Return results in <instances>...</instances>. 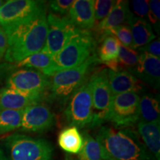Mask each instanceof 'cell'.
<instances>
[{"mask_svg": "<svg viewBox=\"0 0 160 160\" xmlns=\"http://www.w3.org/2000/svg\"><path fill=\"white\" fill-rule=\"evenodd\" d=\"M104 160H156L131 128L101 126L96 135Z\"/></svg>", "mask_w": 160, "mask_h": 160, "instance_id": "1", "label": "cell"}, {"mask_svg": "<svg viewBox=\"0 0 160 160\" xmlns=\"http://www.w3.org/2000/svg\"><path fill=\"white\" fill-rule=\"evenodd\" d=\"M48 30L47 14L44 12L33 21L8 35V48L5 55L6 61L17 64L41 51L45 45Z\"/></svg>", "mask_w": 160, "mask_h": 160, "instance_id": "2", "label": "cell"}, {"mask_svg": "<svg viewBox=\"0 0 160 160\" xmlns=\"http://www.w3.org/2000/svg\"><path fill=\"white\" fill-rule=\"evenodd\" d=\"M99 62L97 53L73 68L57 72L49 77L45 100L63 108L73 93L88 79L93 67Z\"/></svg>", "mask_w": 160, "mask_h": 160, "instance_id": "3", "label": "cell"}, {"mask_svg": "<svg viewBox=\"0 0 160 160\" xmlns=\"http://www.w3.org/2000/svg\"><path fill=\"white\" fill-rule=\"evenodd\" d=\"M97 41L90 31L78 28L68 43L54 57L53 64L45 76L73 68L85 62L97 53Z\"/></svg>", "mask_w": 160, "mask_h": 160, "instance_id": "4", "label": "cell"}, {"mask_svg": "<svg viewBox=\"0 0 160 160\" xmlns=\"http://www.w3.org/2000/svg\"><path fill=\"white\" fill-rule=\"evenodd\" d=\"M8 160H52L53 147L43 138L12 134L2 139Z\"/></svg>", "mask_w": 160, "mask_h": 160, "instance_id": "5", "label": "cell"}, {"mask_svg": "<svg viewBox=\"0 0 160 160\" xmlns=\"http://www.w3.org/2000/svg\"><path fill=\"white\" fill-rule=\"evenodd\" d=\"M46 2L37 0H9L0 8V25L7 36L46 12Z\"/></svg>", "mask_w": 160, "mask_h": 160, "instance_id": "6", "label": "cell"}, {"mask_svg": "<svg viewBox=\"0 0 160 160\" xmlns=\"http://www.w3.org/2000/svg\"><path fill=\"white\" fill-rule=\"evenodd\" d=\"M65 111L69 126L84 128L91 126L93 120V102L89 78L70 98Z\"/></svg>", "mask_w": 160, "mask_h": 160, "instance_id": "7", "label": "cell"}, {"mask_svg": "<svg viewBox=\"0 0 160 160\" xmlns=\"http://www.w3.org/2000/svg\"><path fill=\"white\" fill-rule=\"evenodd\" d=\"M139 95L132 92L113 96L106 122L119 128L133 127L139 119Z\"/></svg>", "mask_w": 160, "mask_h": 160, "instance_id": "8", "label": "cell"}, {"mask_svg": "<svg viewBox=\"0 0 160 160\" xmlns=\"http://www.w3.org/2000/svg\"><path fill=\"white\" fill-rule=\"evenodd\" d=\"M89 81L93 102V120L90 127L94 128L106 122L113 97L108 77V68L97 70L92 73Z\"/></svg>", "mask_w": 160, "mask_h": 160, "instance_id": "9", "label": "cell"}, {"mask_svg": "<svg viewBox=\"0 0 160 160\" xmlns=\"http://www.w3.org/2000/svg\"><path fill=\"white\" fill-rule=\"evenodd\" d=\"M48 34L42 49L53 58L63 48L77 28L72 24L68 16H60L50 12L47 15Z\"/></svg>", "mask_w": 160, "mask_h": 160, "instance_id": "10", "label": "cell"}, {"mask_svg": "<svg viewBox=\"0 0 160 160\" xmlns=\"http://www.w3.org/2000/svg\"><path fill=\"white\" fill-rule=\"evenodd\" d=\"M48 85L49 77L32 68H22L10 73L6 79L7 88L31 94L45 96Z\"/></svg>", "mask_w": 160, "mask_h": 160, "instance_id": "11", "label": "cell"}, {"mask_svg": "<svg viewBox=\"0 0 160 160\" xmlns=\"http://www.w3.org/2000/svg\"><path fill=\"white\" fill-rule=\"evenodd\" d=\"M55 125V116L45 104L37 103L24 110L20 130L25 132L42 133Z\"/></svg>", "mask_w": 160, "mask_h": 160, "instance_id": "12", "label": "cell"}, {"mask_svg": "<svg viewBox=\"0 0 160 160\" xmlns=\"http://www.w3.org/2000/svg\"><path fill=\"white\" fill-rule=\"evenodd\" d=\"M132 74L153 88L160 87V59L145 52H139V60Z\"/></svg>", "mask_w": 160, "mask_h": 160, "instance_id": "13", "label": "cell"}, {"mask_svg": "<svg viewBox=\"0 0 160 160\" xmlns=\"http://www.w3.org/2000/svg\"><path fill=\"white\" fill-rule=\"evenodd\" d=\"M45 95L31 94L5 87L0 88V110H25L45 100Z\"/></svg>", "mask_w": 160, "mask_h": 160, "instance_id": "14", "label": "cell"}, {"mask_svg": "<svg viewBox=\"0 0 160 160\" xmlns=\"http://www.w3.org/2000/svg\"><path fill=\"white\" fill-rule=\"evenodd\" d=\"M108 77L113 96L127 92H132L139 95L145 91L143 83L127 71L119 70L113 71L108 69Z\"/></svg>", "mask_w": 160, "mask_h": 160, "instance_id": "15", "label": "cell"}, {"mask_svg": "<svg viewBox=\"0 0 160 160\" xmlns=\"http://www.w3.org/2000/svg\"><path fill=\"white\" fill-rule=\"evenodd\" d=\"M68 17L73 25L82 30H90L94 27V1L75 0L68 11Z\"/></svg>", "mask_w": 160, "mask_h": 160, "instance_id": "16", "label": "cell"}, {"mask_svg": "<svg viewBox=\"0 0 160 160\" xmlns=\"http://www.w3.org/2000/svg\"><path fill=\"white\" fill-rule=\"evenodd\" d=\"M133 14L130 9L128 1H117L108 15L97 25V32L101 34L100 39L109 30L124 24H128Z\"/></svg>", "mask_w": 160, "mask_h": 160, "instance_id": "17", "label": "cell"}, {"mask_svg": "<svg viewBox=\"0 0 160 160\" xmlns=\"http://www.w3.org/2000/svg\"><path fill=\"white\" fill-rule=\"evenodd\" d=\"M137 133L150 153L157 160L160 157L159 123L145 122L139 121L137 125Z\"/></svg>", "mask_w": 160, "mask_h": 160, "instance_id": "18", "label": "cell"}, {"mask_svg": "<svg viewBox=\"0 0 160 160\" xmlns=\"http://www.w3.org/2000/svg\"><path fill=\"white\" fill-rule=\"evenodd\" d=\"M128 25L131 28L133 48L135 50L143 47L157 38L153 31V28L148 20L133 14Z\"/></svg>", "mask_w": 160, "mask_h": 160, "instance_id": "19", "label": "cell"}, {"mask_svg": "<svg viewBox=\"0 0 160 160\" xmlns=\"http://www.w3.org/2000/svg\"><path fill=\"white\" fill-rule=\"evenodd\" d=\"M100 41L101 45L97 53L98 61L107 66L111 71H118L117 57L119 41L112 35H107Z\"/></svg>", "mask_w": 160, "mask_h": 160, "instance_id": "20", "label": "cell"}, {"mask_svg": "<svg viewBox=\"0 0 160 160\" xmlns=\"http://www.w3.org/2000/svg\"><path fill=\"white\" fill-rule=\"evenodd\" d=\"M139 121L159 123V99L151 93H143L140 97L139 105Z\"/></svg>", "mask_w": 160, "mask_h": 160, "instance_id": "21", "label": "cell"}, {"mask_svg": "<svg viewBox=\"0 0 160 160\" xmlns=\"http://www.w3.org/2000/svg\"><path fill=\"white\" fill-rule=\"evenodd\" d=\"M58 144L64 151L71 154H78L82 148V136L77 128L68 126L60 131Z\"/></svg>", "mask_w": 160, "mask_h": 160, "instance_id": "22", "label": "cell"}, {"mask_svg": "<svg viewBox=\"0 0 160 160\" xmlns=\"http://www.w3.org/2000/svg\"><path fill=\"white\" fill-rule=\"evenodd\" d=\"M83 139V145L78 153V160H104L101 147L97 139L87 131L81 133Z\"/></svg>", "mask_w": 160, "mask_h": 160, "instance_id": "23", "label": "cell"}, {"mask_svg": "<svg viewBox=\"0 0 160 160\" xmlns=\"http://www.w3.org/2000/svg\"><path fill=\"white\" fill-rule=\"evenodd\" d=\"M52 64H53V58L48 54L45 51L42 50L41 51L29 56L22 61L19 62V63H17V67L37 70L45 75L51 68Z\"/></svg>", "mask_w": 160, "mask_h": 160, "instance_id": "24", "label": "cell"}, {"mask_svg": "<svg viewBox=\"0 0 160 160\" xmlns=\"http://www.w3.org/2000/svg\"><path fill=\"white\" fill-rule=\"evenodd\" d=\"M24 110H0V134H5L21 128Z\"/></svg>", "mask_w": 160, "mask_h": 160, "instance_id": "25", "label": "cell"}, {"mask_svg": "<svg viewBox=\"0 0 160 160\" xmlns=\"http://www.w3.org/2000/svg\"><path fill=\"white\" fill-rule=\"evenodd\" d=\"M139 57V52L137 50L130 48L120 43L117 57L118 71L121 69L133 73L138 63Z\"/></svg>", "mask_w": 160, "mask_h": 160, "instance_id": "26", "label": "cell"}, {"mask_svg": "<svg viewBox=\"0 0 160 160\" xmlns=\"http://www.w3.org/2000/svg\"><path fill=\"white\" fill-rule=\"evenodd\" d=\"M107 35L113 36V37H115L118 40H119V42L121 43L122 45H125L128 48H130L134 49L133 48L131 31L128 24H124V25H119L118 26V27L114 28L109 30V31H108L102 37L100 40Z\"/></svg>", "mask_w": 160, "mask_h": 160, "instance_id": "27", "label": "cell"}, {"mask_svg": "<svg viewBox=\"0 0 160 160\" xmlns=\"http://www.w3.org/2000/svg\"><path fill=\"white\" fill-rule=\"evenodd\" d=\"M117 1L114 0H97L94 1L95 20L102 21L108 15Z\"/></svg>", "mask_w": 160, "mask_h": 160, "instance_id": "28", "label": "cell"}, {"mask_svg": "<svg viewBox=\"0 0 160 160\" xmlns=\"http://www.w3.org/2000/svg\"><path fill=\"white\" fill-rule=\"evenodd\" d=\"M149 12L147 20L151 24L152 28H154L158 33H159V1L151 0L148 2Z\"/></svg>", "mask_w": 160, "mask_h": 160, "instance_id": "29", "label": "cell"}, {"mask_svg": "<svg viewBox=\"0 0 160 160\" xmlns=\"http://www.w3.org/2000/svg\"><path fill=\"white\" fill-rule=\"evenodd\" d=\"M73 2V0H53L49 2V6L52 13L60 16H66L68 13Z\"/></svg>", "mask_w": 160, "mask_h": 160, "instance_id": "30", "label": "cell"}, {"mask_svg": "<svg viewBox=\"0 0 160 160\" xmlns=\"http://www.w3.org/2000/svg\"><path fill=\"white\" fill-rule=\"evenodd\" d=\"M132 7L136 17L147 20L149 12L148 1L147 0H133L132 1Z\"/></svg>", "mask_w": 160, "mask_h": 160, "instance_id": "31", "label": "cell"}, {"mask_svg": "<svg viewBox=\"0 0 160 160\" xmlns=\"http://www.w3.org/2000/svg\"><path fill=\"white\" fill-rule=\"evenodd\" d=\"M139 52H145L149 54L154 56V57H159L160 56V42L159 39H157L151 41L147 45L137 49Z\"/></svg>", "mask_w": 160, "mask_h": 160, "instance_id": "32", "label": "cell"}, {"mask_svg": "<svg viewBox=\"0 0 160 160\" xmlns=\"http://www.w3.org/2000/svg\"><path fill=\"white\" fill-rule=\"evenodd\" d=\"M8 48V38L4 29L0 27V59L5 57Z\"/></svg>", "mask_w": 160, "mask_h": 160, "instance_id": "33", "label": "cell"}, {"mask_svg": "<svg viewBox=\"0 0 160 160\" xmlns=\"http://www.w3.org/2000/svg\"><path fill=\"white\" fill-rule=\"evenodd\" d=\"M0 160H8L5 154V152H4V150L1 147H0Z\"/></svg>", "mask_w": 160, "mask_h": 160, "instance_id": "34", "label": "cell"}, {"mask_svg": "<svg viewBox=\"0 0 160 160\" xmlns=\"http://www.w3.org/2000/svg\"><path fill=\"white\" fill-rule=\"evenodd\" d=\"M5 68L2 66L1 68H0V82H1V77H2V70H4Z\"/></svg>", "mask_w": 160, "mask_h": 160, "instance_id": "35", "label": "cell"}, {"mask_svg": "<svg viewBox=\"0 0 160 160\" xmlns=\"http://www.w3.org/2000/svg\"><path fill=\"white\" fill-rule=\"evenodd\" d=\"M65 160H75V159H73V158H72L71 157H70V156L67 155V156H66Z\"/></svg>", "mask_w": 160, "mask_h": 160, "instance_id": "36", "label": "cell"}, {"mask_svg": "<svg viewBox=\"0 0 160 160\" xmlns=\"http://www.w3.org/2000/svg\"><path fill=\"white\" fill-rule=\"evenodd\" d=\"M4 3H5V1H2V0H0V8H1L2 6V5H3Z\"/></svg>", "mask_w": 160, "mask_h": 160, "instance_id": "37", "label": "cell"}]
</instances>
